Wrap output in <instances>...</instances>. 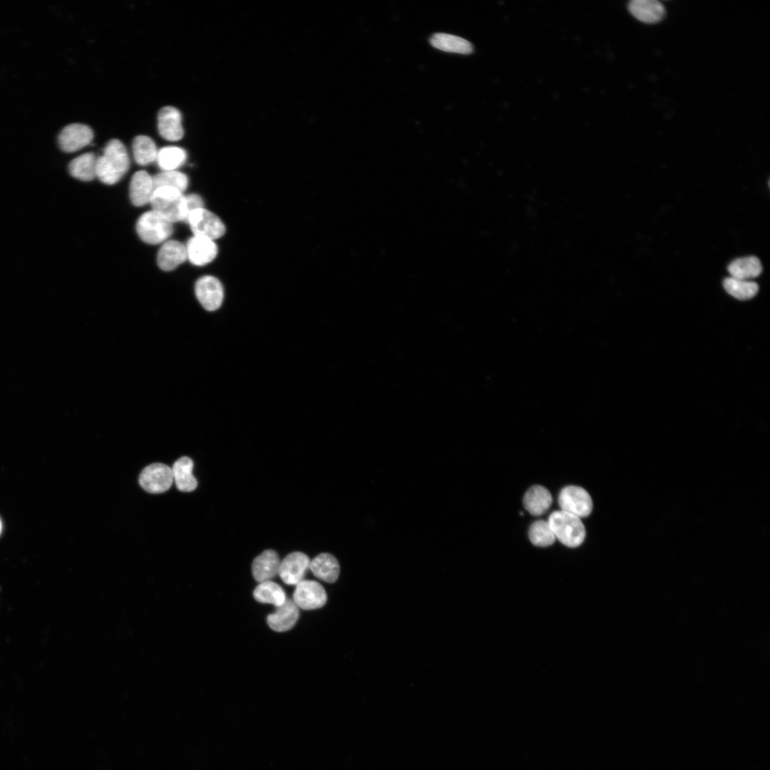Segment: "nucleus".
Listing matches in <instances>:
<instances>
[{
  "mask_svg": "<svg viewBox=\"0 0 770 770\" xmlns=\"http://www.w3.org/2000/svg\"><path fill=\"white\" fill-rule=\"evenodd\" d=\"M130 159L123 143L118 139H111L106 145L102 155L96 160V177L102 183L113 185L119 181L127 173Z\"/></svg>",
  "mask_w": 770,
  "mask_h": 770,
  "instance_id": "nucleus-1",
  "label": "nucleus"
},
{
  "mask_svg": "<svg viewBox=\"0 0 770 770\" xmlns=\"http://www.w3.org/2000/svg\"><path fill=\"white\" fill-rule=\"evenodd\" d=\"M149 203L152 210L170 222H185L187 210L183 192L168 187L158 188L155 189Z\"/></svg>",
  "mask_w": 770,
  "mask_h": 770,
  "instance_id": "nucleus-2",
  "label": "nucleus"
},
{
  "mask_svg": "<svg viewBox=\"0 0 770 770\" xmlns=\"http://www.w3.org/2000/svg\"><path fill=\"white\" fill-rule=\"evenodd\" d=\"M548 523L555 538L569 548L582 544L585 537V528L580 518L563 510L550 513Z\"/></svg>",
  "mask_w": 770,
  "mask_h": 770,
  "instance_id": "nucleus-3",
  "label": "nucleus"
},
{
  "mask_svg": "<svg viewBox=\"0 0 770 770\" xmlns=\"http://www.w3.org/2000/svg\"><path fill=\"white\" fill-rule=\"evenodd\" d=\"M139 237L145 243L165 242L173 232V223L153 210L144 212L136 223Z\"/></svg>",
  "mask_w": 770,
  "mask_h": 770,
  "instance_id": "nucleus-4",
  "label": "nucleus"
},
{
  "mask_svg": "<svg viewBox=\"0 0 770 770\" xmlns=\"http://www.w3.org/2000/svg\"><path fill=\"white\" fill-rule=\"evenodd\" d=\"M185 222L188 223L194 235L212 240L221 237L225 232V226L222 221L205 207L192 211Z\"/></svg>",
  "mask_w": 770,
  "mask_h": 770,
  "instance_id": "nucleus-5",
  "label": "nucleus"
},
{
  "mask_svg": "<svg viewBox=\"0 0 770 770\" xmlns=\"http://www.w3.org/2000/svg\"><path fill=\"white\" fill-rule=\"evenodd\" d=\"M558 504L561 510L580 518L588 516L592 510V501L584 488L568 486L563 488L558 496Z\"/></svg>",
  "mask_w": 770,
  "mask_h": 770,
  "instance_id": "nucleus-6",
  "label": "nucleus"
},
{
  "mask_svg": "<svg viewBox=\"0 0 770 770\" xmlns=\"http://www.w3.org/2000/svg\"><path fill=\"white\" fill-rule=\"evenodd\" d=\"M138 481L140 486L150 493L165 492L173 483L172 469L163 463H152L142 471Z\"/></svg>",
  "mask_w": 770,
  "mask_h": 770,
  "instance_id": "nucleus-7",
  "label": "nucleus"
},
{
  "mask_svg": "<svg viewBox=\"0 0 770 770\" xmlns=\"http://www.w3.org/2000/svg\"><path fill=\"white\" fill-rule=\"evenodd\" d=\"M195 292L201 305L207 311L217 310L222 303L223 287L213 276L205 275L199 278L195 283Z\"/></svg>",
  "mask_w": 770,
  "mask_h": 770,
  "instance_id": "nucleus-8",
  "label": "nucleus"
},
{
  "mask_svg": "<svg viewBox=\"0 0 770 770\" xmlns=\"http://www.w3.org/2000/svg\"><path fill=\"white\" fill-rule=\"evenodd\" d=\"M327 599L325 590L321 584L303 580L296 585L292 600L298 607L309 610L322 607Z\"/></svg>",
  "mask_w": 770,
  "mask_h": 770,
  "instance_id": "nucleus-9",
  "label": "nucleus"
},
{
  "mask_svg": "<svg viewBox=\"0 0 770 770\" xmlns=\"http://www.w3.org/2000/svg\"><path fill=\"white\" fill-rule=\"evenodd\" d=\"M93 138V132L88 125L71 123L61 131L58 141L63 151L73 153L90 144Z\"/></svg>",
  "mask_w": 770,
  "mask_h": 770,
  "instance_id": "nucleus-10",
  "label": "nucleus"
},
{
  "mask_svg": "<svg viewBox=\"0 0 770 770\" xmlns=\"http://www.w3.org/2000/svg\"><path fill=\"white\" fill-rule=\"evenodd\" d=\"M310 560L301 552L287 555L281 562L278 575L287 585H297L302 580L309 569Z\"/></svg>",
  "mask_w": 770,
  "mask_h": 770,
  "instance_id": "nucleus-11",
  "label": "nucleus"
},
{
  "mask_svg": "<svg viewBox=\"0 0 770 770\" xmlns=\"http://www.w3.org/2000/svg\"><path fill=\"white\" fill-rule=\"evenodd\" d=\"M158 129L161 137L167 140H180L184 131L179 110L170 106L163 107L158 114Z\"/></svg>",
  "mask_w": 770,
  "mask_h": 770,
  "instance_id": "nucleus-12",
  "label": "nucleus"
},
{
  "mask_svg": "<svg viewBox=\"0 0 770 770\" xmlns=\"http://www.w3.org/2000/svg\"><path fill=\"white\" fill-rule=\"evenodd\" d=\"M189 261L196 266L211 262L217 255V246L214 240L193 235L185 245Z\"/></svg>",
  "mask_w": 770,
  "mask_h": 770,
  "instance_id": "nucleus-13",
  "label": "nucleus"
},
{
  "mask_svg": "<svg viewBox=\"0 0 770 770\" xmlns=\"http://www.w3.org/2000/svg\"><path fill=\"white\" fill-rule=\"evenodd\" d=\"M299 615L298 606L293 600L286 598L284 602L276 607L275 612L267 616L270 627L276 632H284L292 629Z\"/></svg>",
  "mask_w": 770,
  "mask_h": 770,
  "instance_id": "nucleus-14",
  "label": "nucleus"
},
{
  "mask_svg": "<svg viewBox=\"0 0 770 770\" xmlns=\"http://www.w3.org/2000/svg\"><path fill=\"white\" fill-rule=\"evenodd\" d=\"M188 259L186 247L181 242L169 240L163 242L158 255L157 263L163 271H171Z\"/></svg>",
  "mask_w": 770,
  "mask_h": 770,
  "instance_id": "nucleus-15",
  "label": "nucleus"
},
{
  "mask_svg": "<svg viewBox=\"0 0 770 770\" xmlns=\"http://www.w3.org/2000/svg\"><path fill=\"white\" fill-rule=\"evenodd\" d=\"M155 190L153 177L146 171L135 173L129 186V195L132 203L137 207L143 206L150 202Z\"/></svg>",
  "mask_w": 770,
  "mask_h": 770,
  "instance_id": "nucleus-16",
  "label": "nucleus"
},
{
  "mask_svg": "<svg viewBox=\"0 0 770 770\" xmlns=\"http://www.w3.org/2000/svg\"><path fill=\"white\" fill-rule=\"evenodd\" d=\"M280 560L273 550H267L255 558L252 565V574L256 581H270L279 573Z\"/></svg>",
  "mask_w": 770,
  "mask_h": 770,
  "instance_id": "nucleus-17",
  "label": "nucleus"
},
{
  "mask_svg": "<svg viewBox=\"0 0 770 770\" xmlns=\"http://www.w3.org/2000/svg\"><path fill=\"white\" fill-rule=\"evenodd\" d=\"M630 12L645 23H656L664 16L663 4L657 0H632L628 4Z\"/></svg>",
  "mask_w": 770,
  "mask_h": 770,
  "instance_id": "nucleus-18",
  "label": "nucleus"
},
{
  "mask_svg": "<svg viewBox=\"0 0 770 770\" xmlns=\"http://www.w3.org/2000/svg\"><path fill=\"white\" fill-rule=\"evenodd\" d=\"M552 503L553 498L549 491L539 485L530 487L523 497L525 508L535 516L545 513Z\"/></svg>",
  "mask_w": 770,
  "mask_h": 770,
  "instance_id": "nucleus-19",
  "label": "nucleus"
},
{
  "mask_svg": "<svg viewBox=\"0 0 770 770\" xmlns=\"http://www.w3.org/2000/svg\"><path fill=\"white\" fill-rule=\"evenodd\" d=\"M177 488L183 492L194 491L197 481L192 475L193 462L191 458L183 456L177 460L171 468Z\"/></svg>",
  "mask_w": 770,
  "mask_h": 770,
  "instance_id": "nucleus-20",
  "label": "nucleus"
},
{
  "mask_svg": "<svg viewBox=\"0 0 770 770\" xmlns=\"http://www.w3.org/2000/svg\"><path fill=\"white\" fill-rule=\"evenodd\" d=\"M309 569L320 580L327 582H335L339 575V565L332 555L321 553L310 561Z\"/></svg>",
  "mask_w": 770,
  "mask_h": 770,
  "instance_id": "nucleus-21",
  "label": "nucleus"
},
{
  "mask_svg": "<svg viewBox=\"0 0 770 770\" xmlns=\"http://www.w3.org/2000/svg\"><path fill=\"white\" fill-rule=\"evenodd\" d=\"M430 43L439 50L469 54L473 51V45L467 40L452 34L437 33L430 38Z\"/></svg>",
  "mask_w": 770,
  "mask_h": 770,
  "instance_id": "nucleus-22",
  "label": "nucleus"
},
{
  "mask_svg": "<svg viewBox=\"0 0 770 770\" xmlns=\"http://www.w3.org/2000/svg\"><path fill=\"white\" fill-rule=\"evenodd\" d=\"M728 271L732 277L751 280L761 274L762 265L757 257L750 256L738 258L732 262L728 266Z\"/></svg>",
  "mask_w": 770,
  "mask_h": 770,
  "instance_id": "nucleus-23",
  "label": "nucleus"
},
{
  "mask_svg": "<svg viewBox=\"0 0 770 770\" xmlns=\"http://www.w3.org/2000/svg\"><path fill=\"white\" fill-rule=\"evenodd\" d=\"M97 157L93 153H83L73 159L68 165L71 176L82 181H91L96 178Z\"/></svg>",
  "mask_w": 770,
  "mask_h": 770,
  "instance_id": "nucleus-24",
  "label": "nucleus"
},
{
  "mask_svg": "<svg viewBox=\"0 0 770 770\" xmlns=\"http://www.w3.org/2000/svg\"><path fill=\"white\" fill-rule=\"evenodd\" d=\"M187 159L186 151L178 146H165L158 150L155 161L162 171L177 170Z\"/></svg>",
  "mask_w": 770,
  "mask_h": 770,
  "instance_id": "nucleus-25",
  "label": "nucleus"
},
{
  "mask_svg": "<svg viewBox=\"0 0 770 770\" xmlns=\"http://www.w3.org/2000/svg\"><path fill=\"white\" fill-rule=\"evenodd\" d=\"M157 146L147 135H138L133 141V152L135 162L140 165H148L156 160Z\"/></svg>",
  "mask_w": 770,
  "mask_h": 770,
  "instance_id": "nucleus-26",
  "label": "nucleus"
},
{
  "mask_svg": "<svg viewBox=\"0 0 770 770\" xmlns=\"http://www.w3.org/2000/svg\"><path fill=\"white\" fill-rule=\"evenodd\" d=\"M253 596L260 602L270 603L276 607L283 604L286 600L283 589L271 580L260 582L255 589Z\"/></svg>",
  "mask_w": 770,
  "mask_h": 770,
  "instance_id": "nucleus-27",
  "label": "nucleus"
},
{
  "mask_svg": "<svg viewBox=\"0 0 770 770\" xmlns=\"http://www.w3.org/2000/svg\"><path fill=\"white\" fill-rule=\"evenodd\" d=\"M723 285L730 295L740 300L752 298L759 289L758 284L751 280L739 279L732 277H727Z\"/></svg>",
  "mask_w": 770,
  "mask_h": 770,
  "instance_id": "nucleus-28",
  "label": "nucleus"
},
{
  "mask_svg": "<svg viewBox=\"0 0 770 770\" xmlns=\"http://www.w3.org/2000/svg\"><path fill=\"white\" fill-rule=\"evenodd\" d=\"M155 189L168 187L183 192L188 185V176L178 170L162 171L153 177Z\"/></svg>",
  "mask_w": 770,
  "mask_h": 770,
  "instance_id": "nucleus-29",
  "label": "nucleus"
},
{
  "mask_svg": "<svg viewBox=\"0 0 770 770\" xmlns=\"http://www.w3.org/2000/svg\"><path fill=\"white\" fill-rule=\"evenodd\" d=\"M528 536L532 543L538 547H547L555 540V536L548 521L538 520L530 527Z\"/></svg>",
  "mask_w": 770,
  "mask_h": 770,
  "instance_id": "nucleus-30",
  "label": "nucleus"
},
{
  "mask_svg": "<svg viewBox=\"0 0 770 770\" xmlns=\"http://www.w3.org/2000/svg\"><path fill=\"white\" fill-rule=\"evenodd\" d=\"M187 217L188 215L193 210L204 207V203L201 197L197 194H190L185 195ZM187 219V218H186Z\"/></svg>",
  "mask_w": 770,
  "mask_h": 770,
  "instance_id": "nucleus-31",
  "label": "nucleus"
},
{
  "mask_svg": "<svg viewBox=\"0 0 770 770\" xmlns=\"http://www.w3.org/2000/svg\"><path fill=\"white\" fill-rule=\"evenodd\" d=\"M1 527H2V525H1V522L0 520V533H1Z\"/></svg>",
  "mask_w": 770,
  "mask_h": 770,
  "instance_id": "nucleus-32",
  "label": "nucleus"
}]
</instances>
